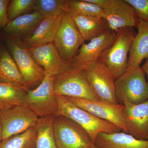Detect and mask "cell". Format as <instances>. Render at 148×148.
<instances>
[{
    "mask_svg": "<svg viewBox=\"0 0 148 148\" xmlns=\"http://www.w3.org/2000/svg\"><path fill=\"white\" fill-rule=\"evenodd\" d=\"M56 96L58 105L57 115L67 117L79 125L87 132L93 145H95L100 133H113L121 131V130L116 125L100 119L89 112L75 106L66 97Z\"/></svg>",
    "mask_w": 148,
    "mask_h": 148,
    "instance_id": "cell-1",
    "label": "cell"
},
{
    "mask_svg": "<svg viewBox=\"0 0 148 148\" xmlns=\"http://www.w3.org/2000/svg\"><path fill=\"white\" fill-rule=\"evenodd\" d=\"M116 33L115 40L103 52L98 60L115 79L127 71L128 53L136 34L131 27L122 28Z\"/></svg>",
    "mask_w": 148,
    "mask_h": 148,
    "instance_id": "cell-2",
    "label": "cell"
},
{
    "mask_svg": "<svg viewBox=\"0 0 148 148\" xmlns=\"http://www.w3.org/2000/svg\"><path fill=\"white\" fill-rule=\"evenodd\" d=\"M2 39L29 88L40 84L45 76V71L37 64L21 39L3 33Z\"/></svg>",
    "mask_w": 148,
    "mask_h": 148,
    "instance_id": "cell-3",
    "label": "cell"
},
{
    "mask_svg": "<svg viewBox=\"0 0 148 148\" xmlns=\"http://www.w3.org/2000/svg\"><path fill=\"white\" fill-rule=\"evenodd\" d=\"M141 67L127 69L125 73L115 79L117 102L139 104L148 100V82Z\"/></svg>",
    "mask_w": 148,
    "mask_h": 148,
    "instance_id": "cell-4",
    "label": "cell"
},
{
    "mask_svg": "<svg viewBox=\"0 0 148 148\" xmlns=\"http://www.w3.org/2000/svg\"><path fill=\"white\" fill-rule=\"evenodd\" d=\"M53 90L56 96L101 101L90 86L83 70L69 67L56 76Z\"/></svg>",
    "mask_w": 148,
    "mask_h": 148,
    "instance_id": "cell-5",
    "label": "cell"
},
{
    "mask_svg": "<svg viewBox=\"0 0 148 148\" xmlns=\"http://www.w3.org/2000/svg\"><path fill=\"white\" fill-rule=\"evenodd\" d=\"M54 77L46 73L36 88L27 90L25 104L39 118L58 115V101L53 90Z\"/></svg>",
    "mask_w": 148,
    "mask_h": 148,
    "instance_id": "cell-6",
    "label": "cell"
},
{
    "mask_svg": "<svg viewBox=\"0 0 148 148\" xmlns=\"http://www.w3.org/2000/svg\"><path fill=\"white\" fill-rule=\"evenodd\" d=\"M53 128L59 148H90L94 145L84 129L67 117L54 116Z\"/></svg>",
    "mask_w": 148,
    "mask_h": 148,
    "instance_id": "cell-7",
    "label": "cell"
},
{
    "mask_svg": "<svg viewBox=\"0 0 148 148\" xmlns=\"http://www.w3.org/2000/svg\"><path fill=\"white\" fill-rule=\"evenodd\" d=\"M85 41L71 15L64 11L53 43L61 58L68 65Z\"/></svg>",
    "mask_w": 148,
    "mask_h": 148,
    "instance_id": "cell-8",
    "label": "cell"
},
{
    "mask_svg": "<svg viewBox=\"0 0 148 148\" xmlns=\"http://www.w3.org/2000/svg\"><path fill=\"white\" fill-rule=\"evenodd\" d=\"M39 119L26 105L0 110L2 140L21 134L36 126Z\"/></svg>",
    "mask_w": 148,
    "mask_h": 148,
    "instance_id": "cell-9",
    "label": "cell"
},
{
    "mask_svg": "<svg viewBox=\"0 0 148 148\" xmlns=\"http://www.w3.org/2000/svg\"><path fill=\"white\" fill-rule=\"evenodd\" d=\"M93 2L103 10V18L111 31L116 33L122 28L138 27L139 18L125 0H94Z\"/></svg>",
    "mask_w": 148,
    "mask_h": 148,
    "instance_id": "cell-10",
    "label": "cell"
},
{
    "mask_svg": "<svg viewBox=\"0 0 148 148\" xmlns=\"http://www.w3.org/2000/svg\"><path fill=\"white\" fill-rule=\"evenodd\" d=\"M84 71L88 81L101 101L118 103L115 79L107 69L97 61L86 66Z\"/></svg>",
    "mask_w": 148,
    "mask_h": 148,
    "instance_id": "cell-11",
    "label": "cell"
},
{
    "mask_svg": "<svg viewBox=\"0 0 148 148\" xmlns=\"http://www.w3.org/2000/svg\"><path fill=\"white\" fill-rule=\"evenodd\" d=\"M116 37V33L110 29L88 43L84 44L69 64V67L84 70L86 66L98 61L103 52L112 45Z\"/></svg>",
    "mask_w": 148,
    "mask_h": 148,
    "instance_id": "cell-12",
    "label": "cell"
},
{
    "mask_svg": "<svg viewBox=\"0 0 148 148\" xmlns=\"http://www.w3.org/2000/svg\"><path fill=\"white\" fill-rule=\"evenodd\" d=\"M66 98L75 106L89 112L100 119L112 123L127 133L123 116V105L122 104L71 97Z\"/></svg>",
    "mask_w": 148,
    "mask_h": 148,
    "instance_id": "cell-13",
    "label": "cell"
},
{
    "mask_svg": "<svg viewBox=\"0 0 148 148\" xmlns=\"http://www.w3.org/2000/svg\"><path fill=\"white\" fill-rule=\"evenodd\" d=\"M123 105L127 133L138 140H148V100L139 104L125 102Z\"/></svg>",
    "mask_w": 148,
    "mask_h": 148,
    "instance_id": "cell-14",
    "label": "cell"
},
{
    "mask_svg": "<svg viewBox=\"0 0 148 148\" xmlns=\"http://www.w3.org/2000/svg\"><path fill=\"white\" fill-rule=\"evenodd\" d=\"M33 58L46 73L56 76L69 68L61 58L53 42L36 47L28 48Z\"/></svg>",
    "mask_w": 148,
    "mask_h": 148,
    "instance_id": "cell-15",
    "label": "cell"
},
{
    "mask_svg": "<svg viewBox=\"0 0 148 148\" xmlns=\"http://www.w3.org/2000/svg\"><path fill=\"white\" fill-rule=\"evenodd\" d=\"M62 14L59 16L44 18L32 34L22 40L25 45L32 48L53 42Z\"/></svg>",
    "mask_w": 148,
    "mask_h": 148,
    "instance_id": "cell-16",
    "label": "cell"
},
{
    "mask_svg": "<svg viewBox=\"0 0 148 148\" xmlns=\"http://www.w3.org/2000/svg\"><path fill=\"white\" fill-rule=\"evenodd\" d=\"M44 18L39 12L34 10L9 21L3 29V33L12 38H25L32 34Z\"/></svg>",
    "mask_w": 148,
    "mask_h": 148,
    "instance_id": "cell-17",
    "label": "cell"
},
{
    "mask_svg": "<svg viewBox=\"0 0 148 148\" xmlns=\"http://www.w3.org/2000/svg\"><path fill=\"white\" fill-rule=\"evenodd\" d=\"M138 32L132 41L129 51L127 69L140 67L142 61L148 58V22L139 19Z\"/></svg>",
    "mask_w": 148,
    "mask_h": 148,
    "instance_id": "cell-18",
    "label": "cell"
},
{
    "mask_svg": "<svg viewBox=\"0 0 148 148\" xmlns=\"http://www.w3.org/2000/svg\"><path fill=\"white\" fill-rule=\"evenodd\" d=\"M0 82L29 90L4 42L0 44Z\"/></svg>",
    "mask_w": 148,
    "mask_h": 148,
    "instance_id": "cell-19",
    "label": "cell"
},
{
    "mask_svg": "<svg viewBox=\"0 0 148 148\" xmlns=\"http://www.w3.org/2000/svg\"><path fill=\"white\" fill-rule=\"evenodd\" d=\"M95 145L100 148H148V140H138L123 132L101 133Z\"/></svg>",
    "mask_w": 148,
    "mask_h": 148,
    "instance_id": "cell-20",
    "label": "cell"
},
{
    "mask_svg": "<svg viewBox=\"0 0 148 148\" xmlns=\"http://www.w3.org/2000/svg\"><path fill=\"white\" fill-rule=\"evenodd\" d=\"M73 19L85 41L90 40L110 30L108 24L103 17L86 15H72Z\"/></svg>",
    "mask_w": 148,
    "mask_h": 148,
    "instance_id": "cell-21",
    "label": "cell"
},
{
    "mask_svg": "<svg viewBox=\"0 0 148 148\" xmlns=\"http://www.w3.org/2000/svg\"><path fill=\"white\" fill-rule=\"evenodd\" d=\"M27 90L22 88L0 82V110L26 105L25 98Z\"/></svg>",
    "mask_w": 148,
    "mask_h": 148,
    "instance_id": "cell-22",
    "label": "cell"
},
{
    "mask_svg": "<svg viewBox=\"0 0 148 148\" xmlns=\"http://www.w3.org/2000/svg\"><path fill=\"white\" fill-rule=\"evenodd\" d=\"M54 116L39 118L36 124V148H59L56 144L53 128Z\"/></svg>",
    "mask_w": 148,
    "mask_h": 148,
    "instance_id": "cell-23",
    "label": "cell"
},
{
    "mask_svg": "<svg viewBox=\"0 0 148 148\" xmlns=\"http://www.w3.org/2000/svg\"><path fill=\"white\" fill-rule=\"evenodd\" d=\"M65 11L71 16L77 14L103 17L104 11L101 7L88 0H66Z\"/></svg>",
    "mask_w": 148,
    "mask_h": 148,
    "instance_id": "cell-24",
    "label": "cell"
},
{
    "mask_svg": "<svg viewBox=\"0 0 148 148\" xmlns=\"http://www.w3.org/2000/svg\"><path fill=\"white\" fill-rule=\"evenodd\" d=\"M36 125L23 133L12 136L0 143V148H36Z\"/></svg>",
    "mask_w": 148,
    "mask_h": 148,
    "instance_id": "cell-25",
    "label": "cell"
},
{
    "mask_svg": "<svg viewBox=\"0 0 148 148\" xmlns=\"http://www.w3.org/2000/svg\"><path fill=\"white\" fill-rule=\"evenodd\" d=\"M66 0H36L34 10L44 18L57 16L65 11Z\"/></svg>",
    "mask_w": 148,
    "mask_h": 148,
    "instance_id": "cell-26",
    "label": "cell"
},
{
    "mask_svg": "<svg viewBox=\"0 0 148 148\" xmlns=\"http://www.w3.org/2000/svg\"><path fill=\"white\" fill-rule=\"evenodd\" d=\"M36 0H11L7 8L9 21L34 10Z\"/></svg>",
    "mask_w": 148,
    "mask_h": 148,
    "instance_id": "cell-27",
    "label": "cell"
},
{
    "mask_svg": "<svg viewBox=\"0 0 148 148\" xmlns=\"http://www.w3.org/2000/svg\"><path fill=\"white\" fill-rule=\"evenodd\" d=\"M139 19L148 22V0H125Z\"/></svg>",
    "mask_w": 148,
    "mask_h": 148,
    "instance_id": "cell-28",
    "label": "cell"
},
{
    "mask_svg": "<svg viewBox=\"0 0 148 148\" xmlns=\"http://www.w3.org/2000/svg\"><path fill=\"white\" fill-rule=\"evenodd\" d=\"M9 0H0V28L3 29L9 21L8 16L7 8Z\"/></svg>",
    "mask_w": 148,
    "mask_h": 148,
    "instance_id": "cell-29",
    "label": "cell"
},
{
    "mask_svg": "<svg viewBox=\"0 0 148 148\" xmlns=\"http://www.w3.org/2000/svg\"><path fill=\"white\" fill-rule=\"evenodd\" d=\"M143 71L145 72V73L147 75L148 77V58L147 59L145 64L143 65V67H142Z\"/></svg>",
    "mask_w": 148,
    "mask_h": 148,
    "instance_id": "cell-30",
    "label": "cell"
},
{
    "mask_svg": "<svg viewBox=\"0 0 148 148\" xmlns=\"http://www.w3.org/2000/svg\"><path fill=\"white\" fill-rule=\"evenodd\" d=\"M2 141V128L1 123L0 119V143Z\"/></svg>",
    "mask_w": 148,
    "mask_h": 148,
    "instance_id": "cell-31",
    "label": "cell"
},
{
    "mask_svg": "<svg viewBox=\"0 0 148 148\" xmlns=\"http://www.w3.org/2000/svg\"><path fill=\"white\" fill-rule=\"evenodd\" d=\"M90 148H100L99 147H97V146H96V145H93V146H92V147H91Z\"/></svg>",
    "mask_w": 148,
    "mask_h": 148,
    "instance_id": "cell-32",
    "label": "cell"
},
{
    "mask_svg": "<svg viewBox=\"0 0 148 148\" xmlns=\"http://www.w3.org/2000/svg\"><path fill=\"white\" fill-rule=\"evenodd\" d=\"M1 28H0V38H1V37H2L3 36V34L2 35L1 34Z\"/></svg>",
    "mask_w": 148,
    "mask_h": 148,
    "instance_id": "cell-33",
    "label": "cell"
}]
</instances>
